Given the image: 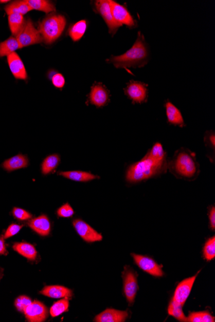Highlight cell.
<instances>
[{
    "instance_id": "obj_14",
    "label": "cell",
    "mask_w": 215,
    "mask_h": 322,
    "mask_svg": "<svg viewBox=\"0 0 215 322\" xmlns=\"http://www.w3.org/2000/svg\"><path fill=\"white\" fill-rule=\"evenodd\" d=\"M197 275L198 274H196L193 277L186 278V279L182 281L181 283H179V285L176 288L175 293H174L173 300L180 304L183 306L184 305L189 296V294L191 293Z\"/></svg>"
},
{
    "instance_id": "obj_17",
    "label": "cell",
    "mask_w": 215,
    "mask_h": 322,
    "mask_svg": "<svg viewBox=\"0 0 215 322\" xmlns=\"http://www.w3.org/2000/svg\"><path fill=\"white\" fill-rule=\"evenodd\" d=\"M33 231L42 236H47L49 235L51 224L48 217L46 215H42L38 218L32 219L28 223Z\"/></svg>"
},
{
    "instance_id": "obj_12",
    "label": "cell",
    "mask_w": 215,
    "mask_h": 322,
    "mask_svg": "<svg viewBox=\"0 0 215 322\" xmlns=\"http://www.w3.org/2000/svg\"><path fill=\"white\" fill-rule=\"evenodd\" d=\"M88 100L97 107L106 106L110 101V92L102 83H95L92 86Z\"/></svg>"
},
{
    "instance_id": "obj_29",
    "label": "cell",
    "mask_w": 215,
    "mask_h": 322,
    "mask_svg": "<svg viewBox=\"0 0 215 322\" xmlns=\"http://www.w3.org/2000/svg\"><path fill=\"white\" fill-rule=\"evenodd\" d=\"M25 20L24 16L21 14H12L9 15V24L10 29L14 36L19 34V32L24 26Z\"/></svg>"
},
{
    "instance_id": "obj_40",
    "label": "cell",
    "mask_w": 215,
    "mask_h": 322,
    "mask_svg": "<svg viewBox=\"0 0 215 322\" xmlns=\"http://www.w3.org/2000/svg\"><path fill=\"white\" fill-rule=\"evenodd\" d=\"M210 227L214 231L215 229V208L214 206H212L211 210L209 211V214Z\"/></svg>"
},
{
    "instance_id": "obj_33",
    "label": "cell",
    "mask_w": 215,
    "mask_h": 322,
    "mask_svg": "<svg viewBox=\"0 0 215 322\" xmlns=\"http://www.w3.org/2000/svg\"><path fill=\"white\" fill-rule=\"evenodd\" d=\"M203 254L205 259L207 261H210L215 257V237L214 236L209 238L205 244L203 250Z\"/></svg>"
},
{
    "instance_id": "obj_19",
    "label": "cell",
    "mask_w": 215,
    "mask_h": 322,
    "mask_svg": "<svg viewBox=\"0 0 215 322\" xmlns=\"http://www.w3.org/2000/svg\"><path fill=\"white\" fill-rule=\"evenodd\" d=\"M28 165L29 159L27 156L19 154L5 160L2 166L7 172H12L20 168L27 167Z\"/></svg>"
},
{
    "instance_id": "obj_5",
    "label": "cell",
    "mask_w": 215,
    "mask_h": 322,
    "mask_svg": "<svg viewBox=\"0 0 215 322\" xmlns=\"http://www.w3.org/2000/svg\"><path fill=\"white\" fill-rule=\"evenodd\" d=\"M15 37L19 43L20 48L38 44L43 41L39 30L35 29L30 19L25 20L24 26Z\"/></svg>"
},
{
    "instance_id": "obj_28",
    "label": "cell",
    "mask_w": 215,
    "mask_h": 322,
    "mask_svg": "<svg viewBox=\"0 0 215 322\" xmlns=\"http://www.w3.org/2000/svg\"><path fill=\"white\" fill-rule=\"evenodd\" d=\"M60 157L57 154L48 156L42 163V172L43 175H48L55 169L60 164Z\"/></svg>"
},
{
    "instance_id": "obj_21",
    "label": "cell",
    "mask_w": 215,
    "mask_h": 322,
    "mask_svg": "<svg viewBox=\"0 0 215 322\" xmlns=\"http://www.w3.org/2000/svg\"><path fill=\"white\" fill-rule=\"evenodd\" d=\"M59 175L63 176L64 178L69 179L79 182H88V181L99 178V176L93 175L89 172L80 171H65V172H59Z\"/></svg>"
},
{
    "instance_id": "obj_11",
    "label": "cell",
    "mask_w": 215,
    "mask_h": 322,
    "mask_svg": "<svg viewBox=\"0 0 215 322\" xmlns=\"http://www.w3.org/2000/svg\"><path fill=\"white\" fill-rule=\"evenodd\" d=\"M73 226L79 236L87 242H94L101 241L102 236L101 234L89 225L88 223L81 220V219H75L73 221Z\"/></svg>"
},
{
    "instance_id": "obj_3",
    "label": "cell",
    "mask_w": 215,
    "mask_h": 322,
    "mask_svg": "<svg viewBox=\"0 0 215 322\" xmlns=\"http://www.w3.org/2000/svg\"><path fill=\"white\" fill-rule=\"evenodd\" d=\"M168 162L157 163L147 155L141 160L130 166L127 173V180L130 183H137L166 173Z\"/></svg>"
},
{
    "instance_id": "obj_24",
    "label": "cell",
    "mask_w": 215,
    "mask_h": 322,
    "mask_svg": "<svg viewBox=\"0 0 215 322\" xmlns=\"http://www.w3.org/2000/svg\"><path fill=\"white\" fill-rule=\"evenodd\" d=\"M87 29L86 20H81L71 25L68 30V35L74 42H78L85 34Z\"/></svg>"
},
{
    "instance_id": "obj_35",
    "label": "cell",
    "mask_w": 215,
    "mask_h": 322,
    "mask_svg": "<svg viewBox=\"0 0 215 322\" xmlns=\"http://www.w3.org/2000/svg\"><path fill=\"white\" fill-rule=\"evenodd\" d=\"M32 303L31 299L27 296H20L15 300L14 305L17 311L24 313L25 309Z\"/></svg>"
},
{
    "instance_id": "obj_20",
    "label": "cell",
    "mask_w": 215,
    "mask_h": 322,
    "mask_svg": "<svg viewBox=\"0 0 215 322\" xmlns=\"http://www.w3.org/2000/svg\"><path fill=\"white\" fill-rule=\"evenodd\" d=\"M166 107V116H167L168 122L170 124L174 126L180 127L185 126L184 118L181 112L175 105L171 103L170 101H167L165 105Z\"/></svg>"
},
{
    "instance_id": "obj_4",
    "label": "cell",
    "mask_w": 215,
    "mask_h": 322,
    "mask_svg": "<svg viewBox=\"0 0 215 322\" xmlns=\"http://www.w3.org/2000/svg\"><path fill=\"white\" fill-rule=\"evenodd\" d=\"M66 20L60 14H50L39 25V32L46 44H51L61 36L65 30Z\"/></svg>"
},
{
    "instance_id": "obj_25",
    "label": "cell",
    "mask_w": 215,
    "mask_h": 322,
    "mask_svg": "<svg viewBox=\"0 0 215 322\" xmlns=\"http://www.w3.org/2000/svg\"><path fill=\"white\" fill-rule=\"evenodd\" d=\"M19 48V43L16 37H10L5 42L0 43V57L8 56Z\"/></svg>"
},
{
    "instance_id": "obj_6",
    "label": "cell",
    "mask_w": 215,
    "mask_h": 322,
    "mask_svg": "<svg viewBox=\"0 0 215 322\" xmlns=\"http://www.w3.org/2000/svg\"><path fill=\"white\" fill-rule=\"evenodd\" d=\"M109 3L114 18L117 23H118L121 26L123 25H126L129 29H135L137 27V22L130 13L127 7L113 0H109Z\"/></svg>"
},
{
    "instance_id": "obj_13",
    "label": "cell",
    "mask_w": 215,
    "mask_h": 322,
    "mask_svg": "<svg viewBox=\"0 0 215 322\" xmlns=\"http://www.w3.org/2000/svg\"><path fill=\"white\" fill-rule=\"evenodd\" d=\"M28 321L31 322L44 321L48 317V310L44 304L35 300L32 301L24 312Z\"/></svg>"
},
{
    "instance_id": "obj_16",
    "label": "cell",
    "mask_w": 215,
    "mask_h": 322,
    "mask_svg": "<svg viewBox=\"0 0 215 322\" xmlns=\"http://www.w3.org/2000/svg\"><path fill=\"white\" fill-rule=\"evenodd\" d=\"M129 316L127 311H119L114 309H107L94 318L97 322H123Z\"/></svg>"
},
{
    "instance_id": "obj_26",
    "label": "cell",
    "mask_w": 215,
    "mask_h": 322,
    "mask_svg": "<svg viewBox=\"0 0 215 322\" xmlns=\"http://www.w3.org/2000/svg\"><path fill=\"white\" fill-rule=\"evenodd\" d=\"M146 155L155 162L163 163L167 162L166 161V153L165 149H163L162 144L159 142L155 143Z\"/></svg>"
},
{
    "instance_id": "obj_42",
    "label": "cell",
    "mask_w": 215,
    "mask_h": 322,
    "mask_svg": "<svg viewBox=\"0 0 215 322\" xmlns=\"http://www.w3.org/2000/svg\"><path fill=\"white\" fill-rule=\"evenodd\" d=\"M2 276H3V273H2L1 272V271H0V280H1V278L2 277Z\"/></svg>"
},
{
    "instance_id": "obj_8",
    "label": "cell",
    "mask_w": 215,
    "mask_h": 322,
    "mask_svg": "<svg viewBox=\"0 0 215 322\" xmlns=\"http://www.w3.org/2000/svg\"><path fill=\"white\" fill-rule=\"evenodd\" d=\"M148 86L142 82L132 80L124 89V93L133 103L141 104L147 101Z\"/></svg>"
},
{
    "instance_id": "obj_27",
    "label": "cell",
    "mask_w": 215,
    "mask_h": 322,
    "mask_svg": "<svg viewBox=\"0 0 215 322\" xmlns=\"http://www.w3.org/2000/svg\"><path fill=\"white\" fill-rule=\"evenodd\" d=\"M27 2L32 10H37L45 13H50L56 11L55 5L45 0H27Z\"/></svg>"
},
{
    "instance_id": "obj_18",
    "label": "cell",
    "mask_w": 215,
    "mask_h": 322,
    "mask_svg": "<svg viewBox=\"0 0 215 322\" xmlns=\"http://www.w3.org/2000/svg\"><path fill=\"white\" fill-rule=\"evenodd\" d=\"M43 295L53 298H71L73 295V291L70 289L61 286H46L40 291Z\"/></svg>"
},
{
    "instance_id": "obj_39",
    "label": "cell",
    "mask_w": 215,
    "mask_h": 322,
    "mask_svg": "<svg viewBox=\"0 0 215 322\" xmlns=\"http://www.w3.org/2000/svg\"><path fill=\"white\" fill-rule=\"evenodd\" d=\"M204 142L207 146L212 148L214 150L215 147V135L213 131H207L204 137Z\"/></svg>"
},
{
    "instance_id": "obj_31",
    "label": "cell",
    "mask_w": 215,
    "mask_h": 322,
    "mask_svg": "<svg viewBox=\"0 0 215 322\" xmlns=\"http://www.w3.org/2000/svg\"><path fill=\"white\" fill-rule=\"evenodd\" d=\"M188 321L214 322L215 318L208 311L193 312V313H189Z\"/></svg>"
},
{
    "instance_id": "obj_2",
    "label": "cell",
    "mask_w": 215,
    "mask_h": 322,
    "mask_svg": "<svg viewBox=\"0 0 215 322\" xmlns=\"http://www.w3.org/2000/svg\"><path fill=\"white\" fill-rule=\"evenodd\" d=\"M168 167L174 175L183 178H195L200 172V166L196 162L195 155L184 148L175 153L173 159L168 163Z\"/></svg>"
},
{
    "instance_id": "obj_10",
    "label": "cell",
    "mask_w": 215,
    "mask_h": 322,
    "mask_svg": "<svg viewBox=\"0 0 215 322\" xmlns=\"http://www.w3.org/2000/svg\"><path fill=\"white\" fill-rule=\"evenodd\" d=\"M132 256L136 264L144 272L154 277H160L164 275L162 267L158 265L154 260L143 255L132 254Z\"/></svg>"
},
{
    "instance_id": "obj_22",
    "label": "cell",
    "mask_w": 215,
    "mask_h": 322,
    "mask_svg": "<svg viewBox=\"0 0 215 322\" xmlns=\"http://www.w3.org/2000/svg\"><path fill=\"white\" fill-rule=\"evenodd\" d=\"M13 249L29 260H34L37 258V250L33 245L27 242H17L14 244Z\"/></svg>"
},
{
    "instance_id": "obj_36",
    "label": "cell",
    "mask_w": 215,
    "mask_h": 322,
    "mask_svg": "<svg viewBox=\"0 0 215 322\" xmlns=\"http://www.w3.org/2000/svg\"><path fill=\"white\" fill-rule=\"evenodd\" d=\"M57 214L60 218H68L73 217L74 211L71 206L68 203L63 204L58 210Z\"/></svg>"
},
{
    "instance_id": "obj_32",
    "label": "cell",
    "mask_w": 215,
    "mask_h": 322,
    "mask_svg": "<svg viewBox=\"0 0 215 322\" xmlns=\"http://www.w3.org/2000/svg\"><path fill=\"white\" fill-rule=\"evenodd\" d=\"M69 306V301L68 298L63 299V300L56 301L53 305L51 307L50 313L52 317L60 316V314L68 311Z\"/></svg>"
},
{
    "instance_id": "obj_43",
    "label": "cell",
    "mask_w": 215,
    "mask_h": 322,
    "mask_svg": "<svg viewBox=\"0 0 215 322\" xmlns=\"http://www.w3.org/2000/svg\"><path fill=\"white\" fill-rule=\"evenodd\" d=\"M6 2H9V1H0V3H6Z\"/></svg>"
},
{
    "instance_id": "obj_41",
    "label": "cell",
    "mask_w": 215,
    "mask_h": 322,
    "mask_svg": "<svg viewBox=\"0 0 215 322\" xmlns=\"http://www.w3.org/2000/svg\"><path fill=\"white\" fill-rule=\"evenodd\" d=\"M8 252L7 250L6 242L4 236H0V255H7Z\"/></svg>"
},
{
    "instance_id": "obj_30",
    "label": "cell",
    "mask_w": 215,
    "mask_h": 322,
    "mask_svg": "<svg viewBox=\"0 0 215 322\" xmlns=\"http://www.w3.org/2000/svg\"><path fill=\"white\" fill-rule=\"evenodd\" d=\"M183 306L174 300H171L168 307V314L180 321H188L183 311Z\"/></svg>"
},
{
    "instance_id": "obj_38",
    "label": "cell",
    "mask_w": 215,
    "mask_h": 322,
    "mask_svg": "<svg viewBox=\"0 0 215 322\" xmlns=\"http://www.w3.org/2000/svg\"><path fill=\"white\" fill-rule=\"evenodd\" d=\"M52 82L53 85L58 88H63L65 84V79L62 74L56 73L52 76Z\"/></svg>"
},
{
    "instance_id": "obj_15",
    "label": "cell",
    "mask_w": 215,
    "mask_h": 322,
    "mask_svg": "<svg viewBox=\"0 0 215 322\" xmlns=\"http://www.w3.org/2000/svg\"><path fill=\"white\" fill-rule=\"evenodd\" d=\"M7 61H8L10 70H11L15 78L22 79V80L27 79L26 69L25 68L21 58L16 52L12 53L7 56Z\"/></svg>"
},
{
    "instance_id": "obj_37",
    "label": "cell",
    "mask_w": 215,
    "mask_h": 322,
    "mask_svg": "<svg viewBox=\"0 0 215 322\" xmlns=\"http://www.w3.org/2000/svg\"><path fill=\"white\" fill-rule=\"evenodd\" d=\"M23 226H24V225H20V224L16 223L11 224V225L7 228L6 232H5L4 236V239H8L9 237L15 236V235H16L21 231Z\"/></svg>"
},
{
    "instance_id": "obj_1",
    "label": "cell",
    "mask_w": 215,
    "mask_h": 322,
    "mask_svg": "<svg viewBox=\"0 0 215 322\" xmlns=\"http://www.w3.org/2000/svg\"><path fill=\"white\" fill-rule=\"evenodd\" d=\"M150 60L149 47L141 32H138L134 45L123 54L114 56L107 60L116 68L128 69L142 68L147 65Z\"/></svg>"
},
{
    "instance_id": "obj_7",
    "label": "cell",
    "mask_w": 215,
    "mask_h": 322,
    "mask_svg": "<svg viewBox=\"0 0 215 322\" xmlns=\"http://www.w3.org/2000/svg\"><path fill=\"white\" fill-rule=\"evenodd\" d=\"M94 8L97 13L101 15L102 19L109 27V33L114 35L122 27L114 20L113 14L110 6L109 0H98L95 2Z\"/></svg>"
},
{
    "instance_id": "obj_34",
    "label": "cell",
    "mask_w": 215,
    "mask_h": 322,
    "mask_svg": "<svg viewBox=\"0 0 215 322\" xmlns=\"http://www.w3.org/2000/svg\"><path fill=\"white\" fill-rule=\"evenodd\" d=\"M12 214L15 218L20 221H27L32 218V214H30L29 212L25 211L24 209L19 208V207H14L12 210Z\"/></svg>"
},
{
    "instance_id": "obj_9",
    "label": "cell",
    "mask_w": 215,
    "mask_h": 322,
    "mask_svg": "<svg viewBox=\"0 0 215 322\" xmlns=\"http://www.w3.org/2000/svg\"><path fill=\"white\" fill-rule=\"evenodd\" d=\"M122 274L124 295L130 306H132L138 290L137 275L130 268H126Z\"/></svg>"
},
{
    "instance_id": "obj_23",
    "label": "cell",
    "mask_w": 215,
    "mask_h": 322,
    "mask_svg": "<svg viewBox=\"0 0 215 322\" xmlns=\"http://www.w3.org/2000/svg\"><path fill=\"white\" fill-rule=\"evenodd\" d=\"M32 10L27 1H15L5 7V11L8 15L17 14L24 16Z\"/></svg>"
}]
</instances>
